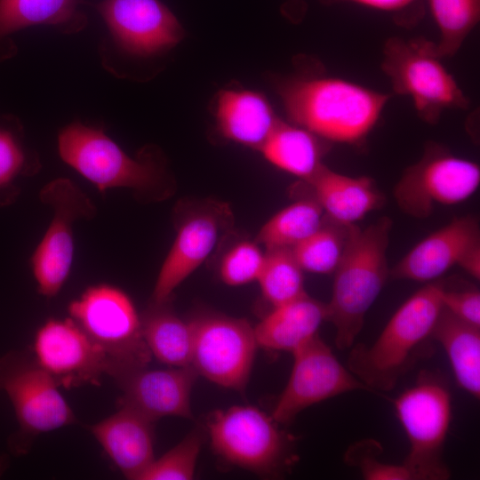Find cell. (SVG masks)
I'll list each match as a JSON object with an SVG mask.
<instances>
[{
  "label": "cell",
  "mask_w": 480,
  "mask_h": 480,
  "mask_svg": "<svg viewBox=\"0 0 480 480\" xmlns=\"http://www.w3.org/2000/svg\"><path fill=\"white\" fill-rule=\"evenodd\" d=\"M279 94L291 123L326 141L356 144L376 125L390 95L341 78L300 77Z\"/></svg>",
  "instance_id": "1"
},
{
  "label": "cell",
  "mask_w": 480,
  "mask_h": 480,
  "mask_svg": "<svg viewBox=\"0 0 480 480\" xmlns=\"http://www.w3.org/2000/svg\"><path fill=\"white\" fill-rule=\"evenodd\" d=\"M391 228L388 217H381L364 228L350 226L326 304L327 321L335 328L339 349L354 345L368 310L389 276L387 251Z\"/></svg>",
  "instance_id": "2"
},
{
  "label": "cell",
  "mask_w": 480,
  "mask_h": 480,
  "mask_svg": "<svg viewBox=\"0 0 480 480\" xmlns=\"http://www.w3.org/2000/svg\"><path fill=\"white\" fill-rule=\"evenodd\" d=\"M444 281L435 280L408 298L371 345L352 346L348 370L369 390L389 391L414 364L420 348L432 339L443 309Z\"/></svg>",
  "instance_id": "3"
},
{
  "label": "cell",
  "mask_w": 480,
  "mask_h": 480,
  "mask_svg": "<svg viewBox=\"0 0 480 480\" xmlns=\"http://www.w3.org/2000/svg\"><path fill=\"white\" fill-rule=\"evenodd\" d=\"M68 310L105 354L108 376L116 381L148 367L152 356L142 336L140 314L124 291L108 284L91 285Z\"/></svg>",
  "instance_id": "4"
},
{
  "label": "cell",
  "mask_w": 480,
  "mask_h": 480,
  "mask_svg": "<svg viewBox=\"0 0 480 480\" xmlns=\"http://www.w3.org/2000/svg\"><path fill=\"white\" fill-rule=\"evenodd\" d=\"M60 158L100 193L128 188L158 199L165 193L162 170L148 155L132 158L101 130L72 123L58 137Z\"/></svg>",
  "instance_id": "5"
},
{
  "label": "cell",
  "mask_w": 480,
  "mask_h": 480,
  "mask_svg": "<svg viewBox=\"0 0 480 480\" xmlns=\"http://www.w3.org/2000/svg\"><path fill=\"white\" fill-rule=\"evenodd\" d=\"M423 39L391 37L383 47L381 68L396 93L410 97L420 119L436 124L448 109H466L469 101Z\"/></svg>",
  "instance_id": "6"
},
{
  "label": "cell",
  "mask_w": 480,
  "mask_h": 480,
  "mask_svg": "<svg viewBox=\"0 0 480 480\" xmlns=\"http://www.w3.org/2000/svg\"><path fill=\"white\" fill-rule=\"evenodd\" d=\"M409 441L403 464L413 480H444L450 477L443 459L452 419V397L447 386L432 374L421 376L394 401Z\"/></svg>",
  "instance_id": "7"
},
{
  "label": "cell",
  "mask_w": 480,
  "mask_h": 480,
  "mask_svg": "<svg viewBox=\"0 0 480 480\" xmlns=\"http://www.w3.org/2000/svg\"><path fill=\"white\" fill-rule=\"evenodd\" d=\"M0 391L7 394L19 423L9 441L16 454L24 453L35 436L76 423L59 386L31 354L12 351L0 357Z\"/></svg>",
  "instance_id": "8"
},
{
  "label": "cell",
  "mask_w": 480,
  "mask_h": 480,
  "mask_svg": "<svg viewBox=\"0 0 480 480\" xmlns=\"http://www.w3.org/2000/svg\"><path fill=\"white\" fill-rule=\"evenodd\" d=\"M207 428L213 452L226 462L261 476L281 473L288 451L271 416L252 405L212 412Z\"/></svg>",
  "instance_id": "9"
},
{
  "label": "cell",
  "mask_w": 480,
  "mask_h": 480,
  "mask_svg": "<svg viewBox=\"0 0 480 480\" xmlns=\"http://www.w3.org/2000/svg\"><path fill=\"white\" fill-rule=\"evenodd\" d=\"M40 201L52 211L51 222L30 258L37 292L55 297L62 289L74 260L73 226L79 220H91L97 208L91 198L72 180L55 179L40 190Z\"/></svg>",
  "instance_id": "10"
},
{
  "label": "cell",
  "mask_w": 480,
  "mask_h": 480,
  "mask_svg": "<svg viewBox=\"0 0 480 480\" xmlns=\"http://www.w3.org/2000/svg\"><path fill=\"white\" fill-rule=\"evenodd\" d=\"M479 185L476 163L430 142L421 158L404 170L394 188V197L403 212L426 219L437 205H453L468 199Z\"/></svg>",
  "instance_id": "11"
},
{
  "label": "cell",
  "mask_w": 480,
  "mask_h": 480,
  "mask_svg": "<svg viewBox=\"0 0 480 480\" xmlns=\"http://www.w3.org/2000/svg\"><path fill=\"white\" fill-rule=\"evenodd\" d=\"M193 329L191 366L199 376L243 392L258 346L254 327L244 318L204 314L190 320Z\"/></svg>",
  "instance_id": "12"
},
{
  "label": "cell",
  "mask_w": 480,
  "mask_h": 480,
  "mask_svg": "<svg viewBox=\"0 0 480 480\" xmlns=\"http://www.w3.org/2000/svg\"><path fill=\"white\" fill-rule=\"evenodd\" d=\"M292 354L289 380L271 414L276 423H290L308 407L340 394L368 390L318 334Z\"/></svg>",
  "instance_id": "13"
},
{
  "label": "cell",
  "mask_w": 480,
  "mask_h": 480,
  "mask_svg": "<svg viewBox=\"0 0 480 480\" xmlns=\"http://www.w3.org/2000/svg\"><path fill=\"white\" fill-rule=\"evenodd\" d=\"M31 356L65 388L98 385L109 373L105 354L70 317H52L41 324L34 335Z\"/></svg>",
  "instance_id": "14"
},
{
  "label": "cell",
  "mask_w": 480,
  "mask_h": 480,
  "mask_svg": "<svg viewBox=\"0 0 480 480\" xmlns=\"http://www.w3.org/2000/svg\"><path fill=\"white\" fill-rule=\"evenodd\" d=\"M98 10L117 44L131 54L160 53L184 36L178 19L159 0H104Z\"/></svg>",
  "instance_id": "15"
},
{
  "label": "cell",
  "mask_w": 480,
  "mask_h": 480,
  "mask_svg": "<svg viewBox=\"0 0 480 480\" xmlns=\"http://www.w3.org/2000/svg\"><path fill=\"white\" fill-rule=\"evenodd\" d=\"M225 207L210 205L185 218L157 275L152 300H171L174 290L210 255L225 227Z\"/></svg>",
  "instance_id": "16"
},
{
  "label": "cell",
  "mask_w": 480,
  "mask_h": 480,
  "mask_svg": "<svg viewBox=\"0 0 480 480\" xmlns=\"http://www.w3.org/2000/svg\"><path fill=\"white\" fill-rule=\"evenodd\" d=\"M198 376L191 365L145 367L116 381L123 391L118 405L133 408L153 421L166 416L191 420V393Z\"/></svg>",
  "instance_id": "17"
},
{
  "label": "cell",
  "mask_w": 480,
  "mask_h": 480,
  "mask_svg": "<svg viewBox=\"0 0 480 480\" xmlns=\"http://www.w3.org/2000/svg\"><path fill=\"white\" fill-rule=\"evenodd\" d=\"M480 243L479 224L474 216L454 218L416 244L391 269L389 276L432 282L454 265L474 244Z\"/></svg>",
  "instance_id": "18"
},
{
  "label": "cell",
  "mask_w": 480,
  "mask_h": 480,
  "mask_svg": "<svg viewBox=\"0 0 480 480\" xmlns=\"http://www.w3.org/2000/svg\"><path fill=\"white\" fill-rule=\"evenodd\" d=\"M154 422L126 405L88 426L104 452L126 479L138 480L155 458Z\"/></svg>",
  "instance_id": "19"
},
{
  "label": "cell",
  "mask_w": 480,
  "mask_h": 480,
  "mask_svg": "<svg viewBox=\"0 0 480 480\" xmlns=\"http://www.w3.org/2000/svg\"><path fill=\"white\" fill-rule=\"evenodd\" d=\"M307 183L326 216L343 225H354L383 204L373 180L339 173L324 164Z\"/></svg>",
  "instance_id": "20"
},
{
  "label": "cell",
  "mask_w": 480,
  "mask_h": 480,
  "mask_svg": "<svg viewBox=\"0 0 480 480\" xmlns=\"http://www.w3.org/2000/svg\"><path fill=\"white\" fill-rule=\"evenodd\" d=\"M326 320V304L306 293L273 308L254 327L255 338L265 349L292 353L318 334Z\"/></svg>",
  "instance_id": "21"
},
{
  "label": "cell",
  "mask_w": 480,
  "mask_h": 480,
  "mask_svg": "<svg viewBox=\"0 0 480 480\" xmlns=\"http://www.w3.org/2000/svg\"><path fill=\"white\" fill-rule=\"evenodd\" d=\"M221 135L260 150L279 120L264 95L249 90H224L215 106Z\"/></svg>",
  "instance_id": "22"
},
{
  "label": "cell",
  "mask_w": 480,
  "mask_h": 480,
  "mask_svg": "<svg viewBox=\"0 0 480 480\" xmlns=\"http://www.w3.org/2000/svg\"><path fill=\"white\" fill-rule=\"evenodd\" d=\"M140 321L142 336L152 356L169 366L191 365L192 324L172 310L170 300H152L140 314Z\"/></svg>",
  "instance_id": "23"
},
{
  "label": "cell",
  "mask_w": 480,
  "mask_h": 480,
  "mask_svg": "<svg viewBox=\"0 0 480 480\" xmlns=\"http://www.w3.org/2000/svg\"><path fill=\"white\" fill-rule=\"evenodd\" d=\"M324 141L301 126L279 119L260 151L275 166L307 182L323 164Z\"/></svg>",
  "instance_id": "24"
},
{
  "label": "cell",
  "mask_w": 480,
  "mask_h": 480,
  "mask_svg": "<svg viewBox=\"0 0 480 480\" xmlns=\"http://www.w3.org/2000/svg\"><path fill=\"white\" fill-rule=\"evenodd\" d=\"M432 339L444 348L458 385L475 398L480 396V327L470 324L443 307Z\"/></svg>",
  "instance_id": "25"
},
{
  "label": "cell",
  "mask_w": 480,
  "mask_h": 480,
  "mask_svg": "<svg viewBox=\"0 0 480 480\" xmlns=\"http://www.w3.org/2000/svg\"><path fill=\"white\" fill-rule=\"evenodd\" d=\"M324 220V212L314 198L298 200L262 226L257 243L266 250L292 248L316 232Z\"/></svg>",
  "instance_id": "26"
},
{
  "label": "cell",
  "mask_w": 480,
  "mask_h": 480,
  "mask_svg": "<svg viewBox=\"0 0 480 480\" xmlns=\"http://www.w3.org/2000/svg\"><path fill=\"white\" fill-rule=\"evenodd\" d=\"M77 4V0H0V37L35 25H68L80 19Z\"/></svg>",
  "instance_id": "27"
},
{
  "label": "cell",
  "mask_w": 480,
  "mask_h": 480,
  "mask_svg": "<svg viewBox=\"0 0 480 480\" xmlns=\"http://www.w3.org/2000/svg\"><path fill=\"white\" fill-rule=\"evenodd\" d=\"M350 226L327 217L316 232L291 248L301 269L316 274L333 273L343 255Z\"/></svg>",
  "instance_id": "28"
},
{
  "label": "cell",
  "mask_w": 480,
  "mask_h": 480,
  "mask_svg": "<svg viewBox=\"0 0 480 480\" xmlns=\"http://www.w3.org/2000/svg\"><path fill=\"white\" fill-rule=\"evenodd\" d=\"M426 1L440 33L435 52L440 58L454 55L479 22L480 0Z\"/></svg>",
  "instance_id": "29"
},
{
  "label": "cell",
  "mask_w": 480,
  "mask_h": 480,
  "mask_svg": "<svg viewBox=\"0 0 480 480\" xmlns=\"http://www.w3.org/2000/svg\"><path fill=\"white\" fill-rule=\"evenodd\" d=\"M265 253L257 279L264 299L275 308L305 295L303 270L292 249H269Z\"/></svg>",
  "instance_id": "30"
},
{
  "label": "cell",
  "mask_w": 480,
  "mask_h": 480,
  "mask_svg": "<svg viewBox=\"0 0 480 480\" xmlns=\"http://www.w3.org/2000/svg\"><path fill=\"white\" fill-rule=\"evenodd\" d=\"M18 133L0 124V206L13 203L20 194L19 180L38 170Z\"/></svg>",
  "instance_id": "31"
},
{
  "label": "cell",
  "mask_w": 480,
  "mask_h": 480,
  "mask_svg": "<svg viewBox=\"0 0 480 480\" xmlns=\"http://www.w3.org/2000/svg\"><path fill=\"white\" fill-rule=\"evenodd\" d=\"M204 434L196 428L140 474L138 480H191L195 476L197 460Z\"/></svg>",
  "instance_id": "32"
},
{
  "label": "cell",
  "mask_w": 480,
  "mask_h": 480,
  "mask_svg": "<svg viewBox=\"0 0 480 480\" xmlns=\"http://www.w3.org/2000/svg\"><path fill=\"white\" fill-rule=\"evenodd\" d=\"M380 444L373 439H364L353 444L344 455L345 462L359 469L367 480H413L404 465L383 462Z\"/></svg>",
  "instance_id": "33"
},
{
  "label": "cell",
  "mask_w": 480,
  "mask_h": 480,
  "mask_svg": "<svg viewBox=\"0 0 480 480\" xmlns=\"http://www.w3.org/2000/svg\"><path fill=\"white\" fill-rule=\"evenodd\" d=\"M265 254L256 242L245 240L237 243L221 260L220 265L221 280L230 286L257 281L264 264Z\"/></svg>",
  "instance_id": "34"
},
{
  "label": "cell",
  "mask_w": 480,
  "mask_h": 480,
  "mask_svg": "<svg viewBox=\"0 0 480 480\" xmlns=\"http://www.w3.org/2000/svg\"><path fill=\"white\" fill-rule=\"evenodd\" d=\"M443 306L460 319L480 327V292L475 287L449 288L444 283Z\"/></svg>",
  "instance_id": "35"
},
{
  "label": "cell",
  "mask_w": 480,
  "mask_h": 480,
  "mask_svg": "<svg viewBox=\"0 0 480 480\" xmlns=\"http://www.w3.org/2000/svg\"><path fill=\"white\" fill-rule=\"evenodd\" d=\"M426 0H324L326 4L350 2L392 15L399 25L413 26L424 12Z\"/></svg>",
  "instance_id": "36"
},
{
  "label": "cell",
  "mask_w": 480,
  "mask_h": 480,
  "mask_svg": "<svg viewBox=\"0 0 480 480\" xmlns=\"http://www.w3.org/2000/svg\"><path fill=\"white\" fill-rule=\"evenodd\" d=\"M475 279L480 278V243L474 244L458 264Z\"/></svg>",
  "instance_id": "37"
},
{
  "label": "cell",
  "mask_w": 480,
  "mask_h": 480,
  "mask_svg": "<svg viewBox=\"0 0 480 480\" xmlns=\"http://www.w3.org/2000/svg\"><path fill=\"white\" fill-rule=\"evenodd\" d=\"M281 10L290 20L300 22L305 16L307 4L305 0H285Z\"/></svg>",
  "instance_id": "38"
},
{
  "label": "cell",
  "mask_w": 480,
  "mask_h": 480,
  "mask_svg": "<svg viewBox=\"0 0 480 480\" xmlns=\"http://www.w3.org/2000/svg\"><path fill=\"white\" fill-rule=\"evenodd\" d=\"M8 466V459L5 455L0 456V476L3 475L4 471Z\"/></svg>",
  "instance_id": "39"
}]
</instances>
